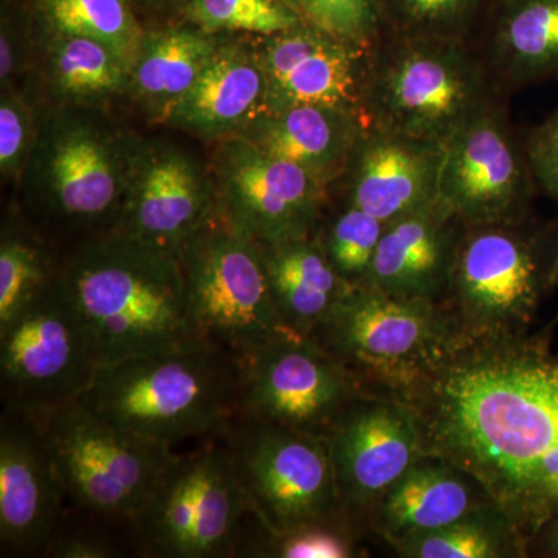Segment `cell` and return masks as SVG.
<instances>
[{"label":"cell","instance_id":"cell-24","mask_svg":"<svg viewBox=\"0 0 558 558\" xmlns=\"http://www.w3.org/2000/svg\"><path fill=\"white\" fill-rule=\"evenodd\" d=\"M492 502L468 473L427 457L389 488L369 515L374 527L398 545L403 539L449 526Z\"/></svg>","mask_w":558,"mask_h":558},{"label":"cell","instance_id":"cell-17","mask_svg":"<svg viewBox=\"0 0 558 558\" xmlns=\"http://www.w3.org/2000/svg\"><path fill=\"white\" fill-rule=\"evenodd\" d=\"M253 38L266 73V110L326 106L366 120L365 84L374 46L337 38L306 21L277 35Z\"/></svg>","mask_w":558,"mask_h":558},{"label":"cell","instance_id":"cell-44","mask_svg":"<svg viewBox=\"0 0 558 558\" xmlns=\"http://www.w3.org/2000/svg\"><path fill=\"white\" fill-rule=\"evenodd\" d=\"M554 288H558V263H557L556 275H554Z\"/></svg>","mask_w":558,"mask_h":558},{"label":"cell","instance_id":"cell-5","mask_svg":"<svg viewBox=\"0 0 558 558\" xmlns=\"http://www.w3.org/2000/svg\"><path fill=\"white\" fill-rule=\"evenodd\" d=\"M494 76L468 40L385 35L371 49L369 128L446 142L494 100Z\"/></svg>","mask_w":558,"mask_h":558},{"label":"cell","instance_id":"cell-38","mask_svg":"<svg viewBox=\"0 0 558 558\" xmlns=\"http://www.w3.org/2000/svg\"><path fill=\"white\" fill-rule=\"evenodd\" d=\"M43 123L32 98L9 87L0 98V172L3 179L24 175Z\"/></svg>","mask_w":558,"mask_h":558},{"label":"cell","instance_id":"cell-28","mask_svg":"<svg viewBox=\"0 0 558 558\" xmlns=\"http://www.w3.org/2000/svg\"><path fill=\"white\" fill-rule=\"evenodd\" d=\"M486 64L510 87L558 78V0H499Z\"/></svg>","mask_w":558,"mask_h":558},{"label":"cell","instance_id":"cell-4","mask_svg":"<svg viewBox=\"0 0 558 558\" xmlns=\"http://www.w3.org/2000/svg\"><path fill=\"white\" fill-rule=\"evenodd\" d=\"M242 360L199 343L101 366L81 409L174 449L218 436L240 411Z\"/></svg>","mask_w":558,"mask_h":558},{"label":"cell","instance_id":"cell-14","mask_svg":"<svg viewBox=\"0 0 558 558\" xmlns=\"http://www.w3.org/2000/svg\"><path fill=\"white\" fill-rule=\"evenodd\" d=\"M360 395L357 381L326 349L289 332L242 360L238 414L325 438Z\"/></svg>","mask_w":558,"mask_h":558},{"label":"cell","instance_id":"cell-32","mask_svg":"<svg viewBox=\"0 0 558 558\" xmlns=\"http://www.w3.org/2000/svg\"><path fill=\"white\" fill-rule=\"evenodd\" d=\"M387 223L354 205H347L332 222L323 223L317 240L329 263L349 284H363Z\"/></svg>","mask_w":558,"mask_h":558},{"label":"cell","instance_id":"cell-39","mask_svg":"<svg viewBox=\"0 0 558 558\" xmlns=\"http://www.w3.org/2000/svg\"><path fill=\"white\" fill-rule=\"evenodd\" d=\"M538 191L558 204V108L524 138Z\"/></svg>","mask_w":558,"mask_h":558},{"label":"cell","instance_id":"cell-29","mask_svg":"<svg viewBox=\"0 0 558 558\" xmlns=\"http://www.w3.org/2000/svg\"><path fill=\"white\" fill-rule=\"evenodd\" d=\"M62 250L17 211L0 236V329L53 284Z\"/></svg>","mask_w":558,"mask_h":558},{"label":"cell","instance_id":"cell-7","mask_svg":"<svg viewBox=\"0 0 558 558\" xmlns=\"http://www.w3.org/2000/svg\"><path fill=\"white\" fill-rule=\"evenodd\" d=\"M461 337L444 303L399 299L354 286L311 339L348 371L363 392L398 399L424 379Z\"/></svg>","mask_w":558,"mask_h":558},{"label":"cell","instance_id":"cell-26","mask_svg":"<svg viewBox=\"0 0 558 558\" xmlns=\"http://www.w3.org/2000/svg\"><path fill=\"white\" fill-rule=\"evenodd\" d=\"M259 245L286 328L296 336H314L354 286L337 274L317 236Z\"/></svg>","mask_w":558,"mask_h":558},{"label":"cell","instance_id":"cell-11","mask_svg":"<svg viewBox=\"0 0 558 558\" xmlns=\"http://www.w3.org/2000/svg\"><path fill=\"white\" fill-rule=\"evenodd\" d=\"M220 435L250 517L260 529L281 534L344 519L325 439L244 414H236Z\"/></svg>","mask_w":558,"mask_h":558},{"label":"cell","instance_id":"cell-19","mask_svg":"<svg viewBox=\"0 0 558 558\" xmlns=\"http://www.w3.org/2000/svg\"><path fill=\"white\" fill-rule=\"evenodd\" d=\"M215 205L209 165L171 143L142 140L116 230L179 255Z\"/></svg>","mask_w":558,"mask_h":558},{"label":"cell","instance_id":"cell-36","mask_svg":"<svg viewBox=\"0 0 558 558\" xmlns=\"http://www.w3.org/2000/svg\"><path fill=\"white\" fill-rule=\"evenodd\" d=\"M301 17L337 38L373 47L387 33L384 0H300Z\"/></svg>","mask_w":558,"mask_h":558},{"label":"cell","instance_id":"cell-30","mask_svg":"<svg viewBox=\"0 0 558 558\" xmlns=\"http://www.w3.org/2000/svg\"><path fill=\"white\" fill-rule=\"evenodd\" d=\"M411 558H502L527 556V539L498 506H481L449 526L395 545Z\"/></svg>","mask_w":558,"mask_h":558},{"label":"cell","instance_id":"cell-33","mask_svg":"<svg viewBox=\"0 0 558 558\" xmlns=\"http://www.w3.org/2000/svg\"><path fill=\"white\" fill-rule=\"evenodd\" d=\"M490 0H384L385 35L468 40Z\"/></svg>","mask_w":558,"mask_h":558},{"label":"cell","instance_id":"cell-25","mask_svg":"<svg viewBox=\"0 0 558 558\" xmlns=\"http://www.w3.org/2000/svg\"><path fill=\"white\" fill-rule=\"evenodd\" d=\"M222 38L183 20L146 28L128 95L150 123H168Z\"/></svg>","mask_w":558,"mask_h":558},{"label":"cell","instance_id":"cell-31","mask_svg":"<svg viewBox=\"0 0 558 558\" xmlns=\"http://www.w3.org/2000/svg\"><path fill=\"white\" fill-rule=\"evenodd\" d=\"M36 25L105 44L132 65L146 27L130 0H32Z\"/></svg>","mask_w":558,"mask_h":558},{"label":"cell","instance_id":"cell-37","mask_svg":"<svg viewBox=\"0 0 558 558\" xmlns=\"http://www.w3.org/2000/svg\"><path fill=\"white\" fill-rule=\"evenodd\" d=\"M137 557L131 527L112 526L75 513H65L46 558Z\"/></svg>","mask_w":558,"mask_h":558},{"label":"cell","instance_id":"cell-8","mask_svg":"<svg viewBox=\"0 0 558 558\" xmlns=\"http://www.w3.org/2000/svg\"><path fill=\"white\" fill-rule=\"evenodd\" d=\"M179 258L197 339L244 360L290 332L271 295L259 241L218 205Z\"/></svg>","mask_w":558,"mask_h":558},{"label":"cell","instance_id":"cell-20","mask_svg":"<svg viewBox=\"0 0 558 558\" xmlns=\"http://www.w3.org/2000/svg\"><path fill=\"white\" fill-rule=\"evenodd\" d=\"M442 159L444 143L369 128L344 175L347 205L387 226L428 207L439 201Z\"/></svg>","mask_w":558,"mask_h":558},{"label":"cell","instance_id":"cell-43","mask_svg":"<svg viewBox=\"0 0 558 558\" xmlns=\"http://www.w3.org/2000/svg\"><path fill=\"white\" fill-rule=\"evenodd\" d=\"M270 2L277 3L279 7H284V9L293 11V13L301 16L300 0H270Z\"/></svg>","mask_w":558,"mask_h":558},{"label":"cell","instance_id":"cell-12","mask_svg":"<svg viewBox=\"0 0 558 558\" xmlns=\"http://www.w3.org/2000/svg\"><path fill=\"white\" fill-rule=\"evenodd\" d=\"M100 368L89 329L60 278L0 329L3 410L44 417L69 409Z\"/></svg>","mask_w":558,"mask_h":558},{"label":"cell","instance_id":"cell-18","mask_svg":"<svg viewBox=\"0 0 558 558\" xmlns=\"http://www.w3.org/2000/svg\"><path fill=\"white\" fill-rule=\"evenodd\" d=\"M68 498L39 418L0 417V556L44 557L68 513Z\"/></svg>","mask_w":558,"mask_h":558},{"label":"cell","instance_id":"cell-21","mask_svg":"<svg viewBox=\"0 0 558 558\" xmlns=\"http://www.w3.org/2000/svg\"><path fill=\"white\" fill-rule=\"evenodd\" d=\"M465 229L440 201L388 223L360 286L399 299L444 303Z\"/></svg>","mask_w":558,"mask_h":558},{"label":"cell","instance_id":"cell-10","mask_svg":"<svg viewBox=\"0 0 558 558\" xmlns=\"http://www.w3.org/2000/svg\"><path fill=\"white\" fill-rule=\"evenodd\" d=\"M38 418L69 512L131 527L175 457L174 449L113 427L80 405Z\"/></svg>","mask_w":558,"mask_h":558},{"label":"cell","instance_id":"cell-22","mask_svg":"<svg viewBox=\"0 0 558 558\" xmlns=\"http://www.w3.org/2000/svg\"><path fill=\"white\" fill-rule=\"evenodd\" d=\"M223 35L167 124L205 140L233 137L266 112L267 81L255 38Z\"/></svg>","mask_w":558,"mask_h":558},{"label":"cell","instance_id":"cell-27","mask_svg":"<svg viewBox=\"0 0 558 558\" xmlns=\"http://www.w3.org/2000/svg\"><path fill=\"white\" fill-rule=\"evenodd\" d=\"M40 81L54 108L106 109L130 92L131 69L98 40L39 27Z\"/></svg>","mask_w":558,"mask_h":558},{"label":"cell","instance_id":"cell-40","mask_svg":"<svg viewBox=\"0 0 558 558\" xmlns=\"http://www.w3.org/2000/svg\"><path fill=\"white\" fill-rule=\"evenodd\" d=\"M31 25L24 14L3 5L0 24V83L2 89L16 87L17 78L28 69L32 58Z\"/></svg>","mask_w":558,"mask_h":558},{"label":"cell","instance_id":"cell-1","mask_svg":"<svg viewBox=\"0 0 558 558\" xmlns=\"http://www.w3.org/2000/svg\"><path fill=\"white\" fill-rule=\"evenodd\" d=\"M396 400L413 411L427 457L472 476L529 545L539 480L558 457V360L548 339L462 333Z\"/></svg>","mask_w":558,"mask_h":558},{"label":"cell","instance_id":"cell-34","mask_svg":"<svg viewBox=\"0 0 558 558\" xmlns=\"http://www.w3.org/2000/svg\"><path fill=\"white\" fill-rule=\"evenodd\" d=\"M352 529L344 519L317 521L281 534H270L259 527L256 535L245 532L238 557H357Z\"/></svg>","mask_w":558,"mask_h":558},{"label":"cell","instance_id":"cell-2","mask_svg":"<svg viewBox=\"0 0 558 558\" xmlns=\"http://www.w3.org/2000/svg\"><path fill=\"white\" fill-rule=\"evenodd\" d=\"M58 278L101 366L201 341L175 253L112 230L62 252Z\"/></svg>","mask_w":558,"mask_h":558},{"label":"cell","instance_id":"cell-6","mask_svg":"<svg viewBox=\"0 0 558 558\" xmlns=\"http://www.w3.org/2000/svg\"><path fill=\"white\" fill-rule=\"evenodd\" d=\"M557 263L558 223L468 227L444 304L470 339H521L554 288Z\"/></svg>","mask_w":558,"mask_h":558},{"label":"cell","instance_id":"cell-3","mask_svg":"<svg viewBox=\"0 0 558 558\" xmlns=\"http://www.w3.org/2000/svg\"><path fill=\"white\" fill-rule=\"evenodd\" d=\"M140 143L105 109L54 108L22 175V215L62 252L116 230Z\"/></svg>","mask_w":558,"mask_h":558},{"label":"cell","instance_id":"cell-23","mask_svg":"<svg viewBox=\"0 0 558 558\" xmlns=\"http://www.w3.org/2000/svg\"><path fill=\"white\" fill-rule=\"evenodd\" d=\"M369 124L359 113L326 106L266 110L238 134L330 186L347 175Z\"/></svg>","mask_w":558,"mask_h":558},{"label":"cell","instance_id":"cell-42","mask_svg":"<svg viewBox=\"0 0 558 558\" xmlns=\"http://www.w3.org/2000/svg\"><path fill=\"white\" fill-rule=\"evenodd\" d=\"M531 543H534L539 556L558 558V513L539 529Z\"/></svg>","mask_w":558,"mask_h":558},{"label":"cell","instance_id":"cell-41","mask_svg":"<svg viewBox=\"0 0 558 558\" xmlns=\"http://www.w3.org/2000/svg\"><path fill=\"white\" fill-rule=\"evenodd\" d=\"M130 2L140 21L153 24V27H159V25L185 20V11L191 0H130Z\"/></svg>","mask_w":558,"mask_h":558},{"label":"cell","instance_id":"cell-9","mask_svg":"<svg viewBox=\"0 0 558 558\" xmlns=\"http://www.w3.org/2000/svg\"><path fill=\"white\" fill-rule=\"evenodd\" d=\"M247 501L222 435L172 458L137 519V557L230 558L240 556Z\"/></svg>","mask_w":558,"mask_h":558},{"label":"cell","instance_id":"cell-16","mask_svg":"<svg viewBox=\"0 0 558 558\" xmlns=\"http://www.w3.org/2000/svg\"><path fill=\"white\" fill-rule=\"evenodd\" d=\"M323 439L336 473L341 513L352 527L427 458L413 411L385 396L360 395Z\"/></svg>","mask_w":558,"mask_h":558},{"label":"cell","instance_id":"cell-15","mask_svg":"<svg viewBox=\"0 0 558 558\" xmlns=\"http://www.w3.org/2000/svg\"><path fill=\"white\" fill-rule=\"evenodd\" d=\"M209 171L216 205L256 240L279 242L317 234L330 189L310 172L238 135L218 140Z\"/></svg>","mask_w":558,"mask_h":558},{"label":"cell","instance_id":"cell-35","mask_svg":"<svg viewBox=\"0 0 558 558\" xmlns=\"http://www.w3.org/2000/svg\"><path fill=\"white\" fill-rule=\"evenodd\" d=\"M183 21L213 35L271 36L304 20L270 0H191Z\"/></svg>","mask_w":558,"mask_h":558},{"label":"cell","instance_id":"cell-13","mask_svg":"<svg viewBox=\"0 0 558 558\" xmlns=\"http://www.w3.org/2000/svg\"><path fill=\"white\" fill-rule=\"evenodd\" d=\"M537 191L524 140L495 102L444 142L439 201L465 227L527 219Z\"/></svg>","mask_w":558,"mask_h":558}]
</instances>
